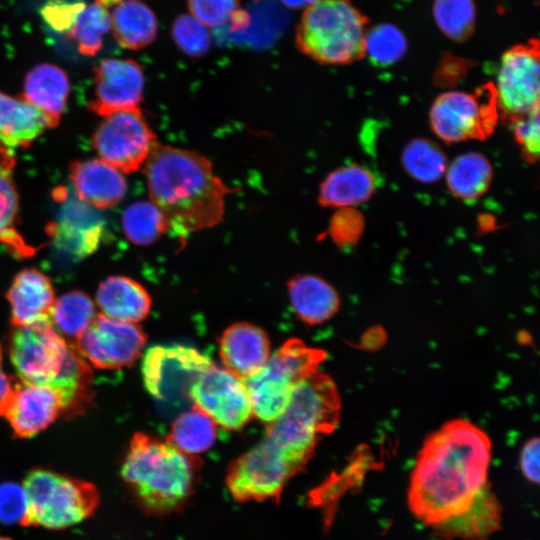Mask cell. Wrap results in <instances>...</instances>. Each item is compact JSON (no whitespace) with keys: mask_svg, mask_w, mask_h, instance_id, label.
Segmentation results:
<instances>
[{"mask_svg":"<svg viewBox=\"0 0 540 540\" xmlns=\"http://www.w3.org/2000/svg\"><path fill=\"white\" fill-rule=\"evenodd\" d=\"M492 445L475 424L454 419L431 433L412 469L408 503L434 526L464 513L488 484Z\"/></svg>","mask_w":540,"mask_h":540,"instance_id":"1","label":"cell"},{"mask_svg":"<svg viewBox=\"0 0 540 540\" xmlns=\"http://www.w3.org/2000/svg\"><path fill=\"white\" fill-rule=\"evenodd\" d=\"M143 168L150 201L174 236L185 240L223 220L226 196L235 190L226 186L206 156L157 142Z\"/></svg>","mask_w":540,"mask_h":540,"instance_id":"2","label":"cell"},{"mask_svg":"<svg viewBox=\"0 0 540 540\" xmlns=\"http://www.w3.org/2000/svg\"><path fill=\"white\" fill-rule=\"evenodd\" d=\"M200 461L168 440L143 432L133 435L121 476L138 503L148 512L178 510L191 496Z\"/></svg>","mask_w":540,"mask_h":540,"instance_id":"3","label":"cell"},{"mask_svg":"<svg viewBox=\"0 0 540 540\" xmlns=\"http://www.w3.org/2000/svg\"><path fill=\"white\" fill-rule=\"evenodd\" d=\"M367 26V17L350 0H317L302 13L295 44L320 64H351L367 54Z\"/></svg>","mask_w":540,"mask_h":540,"instance_id":"4","label":"cell"},{"mask_svg":"<svg viewBox=\"0 0 540 540\" xmlns=\"http://www.w3.org/2000/svg\"><path fill=\"white\" fill-rule=\"evenodd\" d=\"M340 413L337 386L330 376L317 371L293 386L288 406L267 424L265 436L312 457L321 436L338 426Z\"/></svg>","mask_w":540,"mask_h":540,"instance_id":"5","label":"cell"},{"mask_svg":"<svg viewBox=\"0 0 540 540\" xmlns=\"http://www.w3.org/2000/svg\"><path fill=\"white\" fill-rule=\"evenodd\" d=\"M22 486L28 498L23 526L69 528L89 518L99 503L92 483L44 468L31 470Z\"/></svg>","mask_w":540,"mask_h":540,"instance_id":"6","label":"cell"},{"mask_svg":"<svg viewBox=\"0 0 540 540\" xmlns=\"http://www.w3.org/2000/svg\"><path fill=\"white\" fill-rule=\"evenodd\" d=\"M310 459L265 436L229 465L227 489L238 502L278 501L289 480L302 471Z\"/></svg>","mask_w":540,"mask_h":540,"instance_id":"7","label":"cell"},{"mask_svg":"<svg viewBox=\"0 0 540 540\" xmlns=\"http://www.w3.org/2000/svg\"><path fill=\"white\" fill-rule=\"evenodd\" d=\"M493 83L474 92L447 91L439 95L430 109V125L443 141L456 143L490 136L498 120Z\"/></svg>","mask_w":540,"mask_h":540,"instance_id":"8","label":"cell"},{"mask_svg":"<svg viewBox=\"0 0 540 540\" xmlns=\"http://www.w3.org/2000/svg\"><path fill=\"white\" fill-rule=\"evenodd\" d=\"M156 144V135L140 108L104 117L93 135V148L100 159L124 173L143 167Z\"/></svg>","mask_w":540,"mask_h":540,"instance_id":"9","label":"cell"},{"mask_svg":"<svg viewBox=\"0 0 540 540\" xmlns=\"http://www.w3.org/2000/svg\"><path fill=\"white\" fill-rule=\"evenodd\" d=\"M214 363L195 348L184 345L150 347L142 360L141 373L147 391L157 400L188 398L192 382Z\"/></svg>","mask_w":540,"mask_h":540,"instance_id":"10","label":"cell"},{"mask_svg":"<svg viewBox=\"0 0 540 540\" xmlns=\"http://www.w3.org/2000/svg\"><path fill=\"white\" fill-rule=\"evenodd\" d=\"M539 43L532 39L502 56L496 84L498 110L515 121L539 109Z\"/></svg>","mask_w":540,"mask_h":540,"instance_id":"11","label":"cell"},{"mask_svg":"<svg viewBox=\"0 0 540 540\" xmlns=\"http://www.w3.org/2000/svg\"><path fill=\"white\" fill-rule=\"evenodd\" d=\"M68 347L50 321L44 320L16 327L9 354L21 381L48 386L59 374Z\"/></svg>","mask_w":540,"mask_h":540,"instance_id":"12","label":"cell"},{"mask_svg":"<svg viewBox=\"0 0 540 540\" xmlns=\"http://www.w3.org/2000/svg\"><path fill=\"white\" fill-rule=\"evenodd\" d=\"M193 406L226 430H239L253 416L242 379L213 365L199 374L188 390Z\"/></svg>","mask_w":540,"mask_h":540,"instance_id":"13","label":"cell"},{"mask_svg":"<svg viewBox=\"0 0 540 540\" xmlns=\"http://www.w3.org/2000/svg\"><path fill=\"white\" fill-rule=\"evenodd\" d=\"M145 342L146 335L135 323L97 314L74 347L95 368L120 369L137 361Z\"/></svg>","mask_w":540,"mask_h":540,"instance_id":"14","label":"cell"},{"mask_svg":"<svg viewBox=\"0 0 540 540\" xmlns=\"http://www.w3.org/2000/svg\"><path fill=\"white\" fill-rule=\"evenodd\" d=\"M94 97L89 109L106 117L112 113L138 109L143 99L144 75L132 59L107 58L94 70Z\"/></svg>","mask_w":540,"mask_h":540,"instance_id":"15","label":"cell"},{"mask_svg":"<svg viewBox=\"0 0 540 540\" xmlns=\"http://www.w3.org/2000/svg\"><path fill=\"white\" fill-rule=\"evenodd\" d=\"M63 206L57 219L52 222L47 233L55 245L75 260L83 259L98 248L103 234V221L90 205L79 198L59 196Z\"/></svg>","mask_w":540,"mask_h":540,"instance_id":"16","label":"cell"},{"mask_svg":"<svg viewBox=\"0 0 540 540\" xmlns=\"http://www.w3.org/2000/svg\"><path fill=\"white\" fill-rule=\"evenodd\" d=\"M62 412V398L50 386L21 381L5 413L18 438H30L46 429Z\"/></svg>","mask_w":540,"mask_h":540,"instance_id":"17","label":"cell"},{"mask_svg":"<svg viewBox=\"0 0 540 540\" xmlns=\"http://www.w3.org/2000/svg\"><path fill=\"white\" fill-rule=\"evenodd\" d=\"M219 352L226 370L244 380L266 364L270 356V341L262 328L248 322H237L222 333Z\"/></svg>","mask_w":540,"mask_h":540,"instance_id":"18","label":"cell"},{"mask_svg":"<svg viewBox=\"0 0 540 540\" xmlns=\"http://www.w3.org/2000/svg\"><path fill=\"white\" fill-rule=\"evenodd\" d=\"M70 180L77 198L97 209L114 207L127 191L122 172L102 159L72 162Z\"/></svg>","mask_w":540,"mask_h":540,"instance_id":"19","label":"cell"},{"mask_svg":"<svg viewBox=\"0 0 540 540\" xmlns=\"http://www.w3.org/2000/svg\"><path fill=\"white\" fill-rule=\"evenodd\" d=\"M15 327L49 320L55 302L51 280L35 268L21 270L6 294Z\"/></svg>","mask_w":540,"mask_h":540,"instance_id":"20","label":"cell"},{"mask_svg":"<svg viewBox=\"0 0 540 540\" xmlns=\"http://www.w3.org/2000/svg\"><path fill=\"white\" fill-rule=\"evenodd\" d=\"M69 92L67 74L56 65L42 63L27 73L20 97L39 110L54 128L65 111Z\"/></svg>","mask_w":540,"mask_h":540,"instance_id":"21","label":"cell"},{"mask_svg":"<svg viewBox=\"0 0 540 540\" xmlns=\"http://www.w3.org/2000/svg\"><path fill=\"white\" fill-rule=\"evenodd\" d=\"M243 382L251 401L253 415L266 424L285 411L295 385L290 376L270 359Z\"/></svg>","mask_w":540,"mask_h":540,"instance_id":"22","label":"cell"},{"mask_svg":"<svg viewBox=\"0 0 540 540\" xmlns=\"http://www.w3.org/2000/svg\"><path fill=\"white\" fill-rule=\"evenodd\" d=\"M500 504L487 484L464 513L432 526L447 540H487L500 528Z\"/></svg>","mask_w":540,"mask_h":540,"instance_id":"23","label":"cell"},{"mask_svg":"<svg viewBox=\"0 0 540 540\" xmlns=\"http://www.w3.org/2000/svg\"><path fill=\"white\" fill-rule=\"evenodd\" d=\"M96 302L105 316L135 324L148 316L152 304L144 286L119 275L110 276L99 284Z\"/></svg>","mask_w":540,"mask_h":540,"instance_id":"24","label":"cell"},{"mask_svg":"<svg viewBox=\"0 0 540 540\" xmlns=\"http://www.w3.org/2000/svg\"><path fill=\"white\" fill-rule=\"evenodd\" d=\"M287 290L294 312L306 324H322L339 310L338 293L318 276L297 275L288 281Z\"/></svg>","mask_w":540,"mask_h":540,"instance_id":"25","label":"cell"},{"mask_svg":"<svg viewBox=\"0 0 540 540\" xmlns=\"http://www.w3.org/2000/svg\"><path fill=\"white\" fill-rule=\"evenodd\" d=\"M15 157L12 150L0 145V243L15 257L29 258L36 249L18 230L19 197L14 183Z\"/></svg>","mask_w":540,"mask_h":540,"instance_id":"26","label":"cell"},{"mask_svg":"<svg viewBox=\"0 0 540 540\" xmlns=\"http://www.w3.org/2000/svg\"><path fill=\"white\" fill-rule=\"evenodd\" d=\"M46 128V117L21 97L0 92V145L9 149L26 148Z\"/></svg>","mask_w":540,"mask_h":540,"instance_id":"27","label":"cell"},{"mask_svg":"<svg viewBox=\"0 0 540 540\" xmlns=\"http://www.w3.org/2000/svg\"><path fill=\"white\" fill-rule=\"evenodd\" d=\"M112 34L118 44L132 51L143 49L156 38L155 13L142 0H122L110 9Z\"/></svg>","mask_w":540,"mask_h":540,"instance_id":"28","label":"cell"},{"mask_svg":"<svg viewBox=\"0 0 540 540\" xmlns=\"http://www.w3.org/2000/svg\"><path fill=\"white\" fill-rule=\"evenodd\" d=\"M373 174L357 164L332 171L322 182L318 201L324 207L347 208L367 201L375 191Z\"/></svg>","mask_w":540,"mask_h":540,"instance_id":"29","label":"cell"},{"mask_svg":"<svg viewBox=\"0 0 540 540\" xmlns=\"http://www.w3.org/2000/svg\"><path fill=\"white\" fill-rule=\"evenodd\" d=\"M92 370L88 362L69 345L59 374L48 385L62 398L64 416H76L84 411L92 399Z\"/></svg>","mask_w":540,"mask_h":540,"instance_id":"30","label":"cell"},{"mask_svg":"<svg viewBox=\"0 0 540 540\" xmlns=\"http://www.w3.org/2000/svg\"><path fill=\"white\" fill-rule=\"evenodd\" d=\"M451 192L462 200L479 198L492 180V166L488 159L477 152L458 156L446 172Z\"/></svg>","mask_w":540,"mask_h":540,"instance_id":"31","label":"cell"},{"mask_svg":"<svg viewBox=\"0 0 540 540\" xmlns=\"http://www.w3.org/2000/svg\"><path fill=\"white\" fill-rule=\"evenodd\" d=\"M167 440L180 451L196 456L214 445L215 423L204 412L193 406L174 420Z\"/></svg>","mask_w":540,"mask_h":540,"instance_id":"32","label":"cell"},{"mask_svg":"<svg viewBox=\"0 0 540 540\" xmlns=\"http://www.w3.org/2000/svg\"><path fill=\"white\" fill-rule=\"evenodd\" d=\"M91 298L79 290L70 291L55 299L49 320L65 336L77 339L95 318Z\"/></svg>","mask_w":540,"mask_h":540,"instance_id":"33","label":"cell"},{"mask_svg":"<svg viewBox=\"0 0 540 540\" xmlns=\"http://www.w3.org/2000/svg\"><path fill=\"white\" fill-rule=\"evenodd\" d=\"M122 227L127 239L138 246H147L168 232L160 209L152 201H136L123 213Z\"/></svg>","mask_w":540,"mask_h":540,"instance_id":"34","label":"cell"},{"mask_svg":"<svg viewBox=\"0 0 540 540\" xmlns=\"http://www.w3.org/2000/svg\"><path fill=\"white\" fill-rule=\"evenodd\" d=\"M110 28V9L102 1L94 0L78 14L67 35L75 41L81 54L93 56L102 48L103 38Z\"/></svg>","mask_w":540,"mask_h":540,"instance_id":"35","label":"cell"},{"mask_svg":"<svg viewBox=\"0 0 540 540\" xmlns=\"http://www.w3.org/2000/svg\"><path fill=\"white\" fill-rule=\"evenodd\" d=\"M402 161L410 176L422 183H433L447 169L446 157L432 141L418 138L406 145Z\"/></svg>","mask_w":540,"mask_h":540,"instance_id":"36","label":"cell"},{"mask_svg":"<svg viewBox=\"0 0 540 540\" xmlns=\"http://www.w3.org/2000/svg\"><path fill=\"white\" fill-rule=\"evenodd\" d=\"M325 358V351L309 347L298 338L287 340L269 357L290 376L295 384L317 372Z\"/></svg>","mask_w":540,"mask_h":540,"instance_id":"37","label":"cell"},{"mask_svg":"<svg viewBox=\"0 0 540 540\" xmlns=\"http://www.w3.org/2000/svg\"><path fill=\"white\" fill-rule=\"evenodd\" d=\"M435 17L442 30L454 39H463L474 23L471 0H437Z\"/></svg>","mask_w":540,"mask_h":540,"instance_id":"38","label":"cell"},{"mask_svg":"<svg viewBox=\"0 0 540 540\" xmlns=\"http://www.w3.org/2000/svg\"><path fill=\"white\" fill-rule=\"evenodd\" d=\"M171 33L175 44L188 56H203L210 48L208 28L189 13L175 19Z\"/></svg>","mask_w":540,"mask_h":540,"instance_id":"39","label":"cell"},{"mask_svg":"<svg viewBox=\"0 0 540 540\" xmlns=\"http://www.w3.org/2000/svg\"><path fill=\"white\" fill-rule=\"evenodd\" d=\"M189 14L209 28H219L235 22L241 0H187Z\"/></svg>","mask_w":540,"mask_h":540,"instance_id":"40","label":"cell"},{"mask_svg":"<svg viewBox=\"0 0 540 540\" xmlns=\"http://www.w3.org/2000/svg\"><path fill=\"white\" fill-rule=\"evenodd\" d=\"M28 508V498L23 486L6 482L0 485V521L5 524L23 525Z\"/></svg>","mask_w":540,"mask_h":540,"instance_id":"41","label":"cell"},{"mask_svg":"<svg viewBox=\"0 0 540 540\" xmlns=\"http://www.w3.org/2000/svg\"><path fill=\"white\" fill-rule=\"evenodd\" d=\"M85 5L84 2L53 0L43 6L41 14L53 30L67 35Z\"/></svg>","mask_w":540,"mask_h":540,"instance_id":"42","label":"cell"},{"mask_svg":"<svg viewBox=\"0 0 540 540\" xmlns=\"http://www.w3.org/2000/svg\"><path fill=\"white\" fill-rule=\"evenodd\" d=\"M361 216L351 207L340 208L330 222L329 232L338 245L353 243L361 232Z\"/></svg>","mask_w":540,"mask_h":540,"instance_id":"43","label":"cell"},{"mask_svg":"<svg viewBox=\"0 0 540 540\" xmlns=\"http://www.w3.org/2000/svg\"><path fill=\"white\" fill-rule=\"evenodd\" d=\"M516 141L524 154L532 160L539 154V109L514 121Z\"/></svg>","mask_w":540,"mask_h":540,"instance_id":"44","label":"cell"},{"mask_svg":"<svg viewBox=\"0 0 540 540\" xmlns=\"http://www.w3.org/2000/svg\"><path fill=\"white\" fill-rule=\"evenodd\" d=\"M520 467L527 480L539 482V439H530L520 455Z\"/></svg>","mask_w":540,"mask_h":540,"instance_id":"45","label":"cell"},{"mask_svg":"<svg viewBox=\"0 0 540 540\" xmlns=\"http://www.w3.org/2000/svg\"><path fill=\"white\" fill-rule=\"evenodd\" d=\"M15 384L2 367V349L0 346V416H4L14 393Z\"/></svg>","mask_w":540,"mask_h":540,"instance_id":"46","label":"cell"},{"mask_svg":"<svg viewBox=\"0 0 540 540\" xmlns=\"http://www.w3.org/2000/svg\"><path fill=\"white\" fill-rule=\"evenodd\" d=\"M282 3L291 9L306 8L310 4L314 3L317 0H281Z\"/></svg>","mask_w":540,"mask_h":540,"instance_id":"47","label":"cell"},{"mask_svg":"<svg viewBox=\"0 0 540 540\" xmlns=\"http://www.w3.org/2000/svg\"><path fill=\"white\" fill-rule=\"evenodd\" d=\"M100 1H102L109 9H111L122 0H100Z\"/></svg>","mask_w":540,"mask_h":540,"instance_id":"48","label":"cell"},{"mask_svg":"<svg viewBox=\"0 0 540 540\" xmlns=\"http://www.w3.org/2000/svg\"><path fill=\"white\" fill-rule=\"evenodd\" d=\"M0 540H12V539H10L8 537L0 536Z\"/></svg>","mask_w":540,"mask_h":540,"instance_id":"49","label":"cell"}]
</instances>
